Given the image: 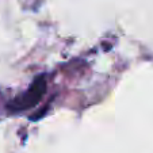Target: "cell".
<instances>
[{
  "label": "cell",
  "mask_w": 153,
  "mask_h": 153,
  "mask_svg": "<svg viewBox=\"0 0 153 153\" xmlns=\"http://www.w3.org/2000/svg\"><path fill=\"white\" fill-rule=\"evenodd\" d=\"M45 91H46V80L41 76V77L35 79V81L30 85V88L23 95H20L19 98L15 99V100L10 104L11 110L20 111V110H27V108L34 107L35 104L41 100V98L43 96Z\"/></svg>",
  "instance_id": "cell-1"
}]
</instances>
